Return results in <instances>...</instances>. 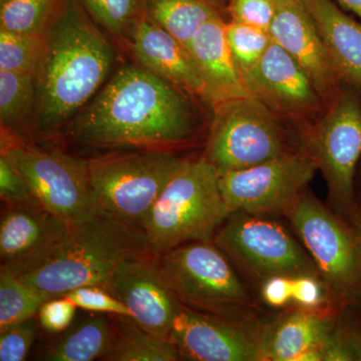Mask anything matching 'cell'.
<instances>
[{
    "label": "cell",
    "mask_w": 361,
    "mask_h": 361,
    "mask_svg": "<svg viewBox=\"0 0 361 361\" xmlns=\"http://www.w3.org/2000/svg\"><path fill=\"white\" fill-rule=\"evenodd\" d=\"M187 92L145 66H123L75 116L71 137L99 149H164L184 144L198 126Z\"/></svg>",
    "instance_id": "6da1fadb"
},
{
    "label": "cell",
    "mask_w": 361,
    "mask_h": 361,
    "mask_svg": "<svg viewBox=\"0 0 361 361\" xmlns=\"http://www.w3.org/2000/svg\"><path fill=\"white\" fill-rule=\"evenodd\" d=\"M89 16L80 0H66L47 32L35 106L42 134H51L80 113L113 68V47Z\"/></svg>",
    "instance_id": "7a4b0ae2"
},
{
    "label": "cell",
    "mask_w": 361,
    "mask_h": 361,
    "mask_svg": "<svg viewBox=\"0 0 361 361\" xmlns=\"http://www.w3.org/2000/svg\"><path fill=\"white\" fill-rule=\"evenodd\" d=\"M145 255L152 254L142 230L101 209L89 219L73 225L42 264L18 277L51 297L82 286L106 289L123 261Z\"/></svg>",
    "instance_id": "3957f363"
},
{
    "label": "cell",
    "mask_w": 361,
    "mask_h": 361,
    "mask_svg": "<svg viewBox=\"0 0 361 361\" xmlns=\"http://www.w3.org/2000/svg\"><path fill=\"white\" fill-rule=\"evenodd\" d=\"M219 179V173L205 158L182 161L142 228L152 255L191 242L212 241L231 216Z\"/></svg>",
    "instance_id": "277c9868"
},
{
    "label": "cell",
    "mask_w": 361,
    "mask_h": 361,
    "mask_svg": "<svg viewBox=\"0 0 361 361\" xmlns=\"http://www.w3.org/2000/svg\"><path fill=\"white\" fill-rule=\"evenodd\" d=\"M213 106L204 158L219 175L299 151L292 147L286 120L257 97H235Z\"/></svg>",
    "instance_id": "5b68a950"
},
{
    "label": "cell",
    "mask_w": 361,
    "mask_h": 361,
    "mask_svg": "<svg viewBox=\"0 0 361 361\" xmlns=\"http://www.w3.org/2000/svg\"><path fill=\"white\" fill-rule=\"evenodd\" d=\"M183 161L166 149H142L87 161L99 206L142 231L157 199Z\"/></svg>",
    "instance_id": "8992f818"
},
{
    "label": "cell",
    "mask_w": 361,
    "mask_h": 361,
    "mask_svg": "<svg viewBox=\"0 0 361 361\" xmlns=\"http://www.w3.org/2000/svg\"><path fill=\"white\" fill-rule=\"evenodd\" d=\"M1 155L18 169L39 203L68 224L77 225L103 209L90 182L89 161L26 144L6 130Z\"/></svg>",
    "instance_id": "52a82bcc"
},
{
    "label": "cell",
    "mask_w": 361,
    "mask_h": 361,
    "mask_svg": "<svg viewBox=\"0 0 361 361\" xmlns=\"http://www.w3.org/2000/svg\"><path fill=\"white\" fill-rule=\"evenodd\" d=\"M156 264L183 305L223 316L250 301L224 252L211 242H191L155 255Z\"/></svg>",
    "instance_id": "ba28073f"
},
{
    "label": "cell",
    "mask_w": 361,
    "mask_h": 361,
    "mask_svg": "<svg viewBox=\"0 0 361 361\" xmlns=\"http://www.w3.org/2000/svg\"><path fill=\"white\" fill-rule=\"evenodd\" d=\"M305 151L322 171L332 199L355 211V176L361 158V92L343 85L308 133Z\"/></svg>",
    "instance_id": "9c48e42d"
},
{
    "label": "cell",
    "mask_w": 361,
    "mask_h": 361,
    "mask_svg": "<svg viewBox=\"0 0 361 361\" xmlns=\"http://www.w3.org/2000/svg\"><path fill=\"white\" fill-rule=\"evenodd\" d=\"M332 294L350 300L361 288V245L355 229L314 196L303 193L287 213Z\"/></svg>",
    "instance_id": "30bf717a"
},
{
    "label": "cell",
    "mask_w": 361,
    "mask_h": 361,
    "mask_svg": "<svg viewBox=\"0 0 361 361\" xmlns=\"http://www.w3.org/2000/svg\"><path fill=\"white\" fill-rule=\"evenodd\" d=\"M317 165L299 149L254 167L220 175V189L231 215L288 213L314 177Z\"/></svg>",
    "instance_id": "8fae6325"
},
{
    "label": "cell",
    "mask_w": 361,
    "mask_h": 361,
    "mask_svg": "<svg viewBox=\"0 0 361 361\" xmlns=\"http://www.w3.org/2000/svg\"><path fill=\"white\" fill-rule=\"evenodd\" d=\"M215 245L255 276H319L312 258L281 225L260 216L239 214L215 235Z\"/></svg>",
    "instance_id": "7c38bea8"
},
{
    "label": "cell",
    "mask_w": 361,
    "mask_h": 361,
    "mask_svg": "<svg viewBox=\"0 0 361 361\" xmlns=\"http://www.w3.org/2000/svg\"><path fill=\"white\" fill-rule=\"evenodd\" d=\"M241 75L252 96L285 120L319 116L326 106L307 73L273 40L258 63Z\"/></svg>",
    "instance_id": "4fadbf2b"
},
{
    "label": "cell",
    "mask_w": 361,
    "mask_h": 361,
    "mask_svg": "<svg viewBox=\"0 0 361 361\" xmlns=\"http://www.w3.org/2000/svg\"><path fill=\"white\" fill-rule=\"evenodd\" d=\"M169 341L180 360L193 361L261 360L259 334L223 316L180 304Z\"/></svg>",
    "instance_id": "5bb4252c"
},
{
    "label": "cell",
    "mask_w": 361,
    "mask_h": 361,
    "mask_svg": "<svg viewBox=\"0 0 361 361\" xmlns=\"http://www.w3.org/2000/svg\"><path fill=\"white\" fill-rule=\"evenodd\" d=\"M106 290L129 310L130 318L149 334L167 339L180 302L151 255L120 264Z\"/></svg>",
    "instance_id": "9a60e30c"
},
{
    "label": "cell",
    "mask_w": 361,
    "mask_h": 361,
    "mask_svg": "<svg viewBox=\"0 0 361 361\" xmlns=\"http://www.w3.org/2000/svg\"><path fill=\"white\" fill-rule=\"evenodd\" d=\"M0 220V257L21 275L42 264L73 226L40 204H6Z\"/></svg>",
    "instance_id": "2e32d148"
},
{
    "label": "cell",
    "mask_w": 361,
    "mask_h": 361,
    "mask_svg": "<svg viewBox=\"0 0 361 361\" xmlns=\"http://www.w3.org/2000/svg\"><path fill=\"white\" fill-rule=\"evenodd\" d=\"M271 39L295 59L329 104L343 87L304 0H274Z\"/></svg>",
    "instance_id": "e0dca14e"
},
{
    "label": "cell",
    "mask_w": 361,
    "mask_h": 361,
    "mask_svg": "<svg viewBox=\"0 0 361 361\" xmlns=\"http://www.w3.org/2000/svg\"><path fill=\"white\" fill-rule=\"evenodd\" d=\"M126 39L142 66L207 101L205 85L186 47L146 14Z\"/></svg>",
    "instance_id": "ac0fdd59"
},
{
    "label": "cell",
    "mask_w": 361,
    "mask_h": 361,
    "mask_svg": "<svg viewBox=\"0 0 361 361\" xmlns=\"http://www.w3.org/2000/svg\"><path fill=\"white\" fill-rule=\"evenodd\" d=\"M226 25L222 16H214L201 26L188 49L205 85L207 102L213 106L252 96L228 45Z\"/></svg>",
    "instance_id": "d6986e66"
},
{
    "label": "cell",
    "mask_w": 361,
    "mask_h": 361,
    "mask_svg": "<svg viewBox=\"0 0 361 361\" xmlns=\"http://www.w3.org/2000/svg\"><path fill=\"white\" fill-rule=\"evenodd\" d=\"M343 85L361 92V23L334 0H304Z\"/></svg>",
    "instance_id": "ffe728a7"
},
{
    "label": "cell",
    "mask_w": 361,
    "mask_h": 361,
    "mask_svg": "<svg viewBox=\"0 0 361 361\" xmlns=\"http://www.w3.org/2000/svg\"><path fill=\"white\" fill-rule=\"evenodd\" d=\"M336 330L331 317L313 310L299 311L268 325L259 334L263 361H298L307 351L320 348Z\"/></svg>",
    "instance_id": "44dd1931"
},
{
    "label": "cell",
    "mask_w": 361,
    "mask_h": 361,
    "mask_svg": "<svg viewBox=\"0 0 361 361\" xmlns=\"http://www.w3.org/2000/svg\"><path fill=\"white\" fill-rule=\"evenodd\" d=\"M102 313L90 315L52 343L42 360L49 361H92L103 358L110 350L115 324Z\"/></svg>",
    "instance_id": "7402d4cb"
},
{
    "label": "cell",
    "mask_w": 361,
    "mask_h": 361,
    "mask_svg": "<svg viewBox=\"0 0 361 361\" xmlns=\"http://www.w3.org/2000/svg\"><path fill=\"white\" fill-rule=\"evenodd\" d=\"M109 361H176L180 360L174 344L149 334L130 317L116 316L115 336Z\"/></svg>",
    "instance_id": "603a6c76"
},
{
    "label": "cell",
    "mask_w": 361,
    "mask_h": 361,
    "mask_svg": "<svg viewBox=\"0 0 361 361\" xmlns=\"http://www.w3.org/2000/svg\"><path fill=\"white\" fill-rule=\"evenodd\" d=\"M145 9L149 18L187 49L204 23L214 16H222L205 0H145Z\"/></svg>",
    "instance_id": "cb8c5ba5"
},
{
    "label": "cell",
    "mask_w": 361,
    "mask_h": 361,
    "mask_svg": "<svg viewBox=\"0 0 361 361\" xmlns=\"http://www.w3.org/2000/svg\"><path fill=\"white\" fill-rule=\"evenodd\" d=\"M51 298L25 283L11 268L0 267V331L26 322Z\"/></svg>",
    "instance_id": "d4e9b609"
},
{
    "label": "cell",
    "mask_w": 361,
    "mask_h": 361,
    "mask_svg": "<svg viewBox=\"0 0 361 361\" xmlns=\"http://www.w3.org/2000/svg\"><path fill=\"white\" fill-rule=\"evenodd\" d=\"M0 30L42 35L63 11L66 0H2Z\"/></svg>",
    "instance_id": "484cf974"
},
{
    "label": "cell",
    "mask_w": 361,
    "mask_h": 361,
    "mask_svg": "<svg viewBox=\"0 0 361 361\" xmlns=\"http://www.w3.org/2000/svg\"><path fill=\"white\" fill-rule=\"evenodd\" d=\"M37 101V75L0 71V122L7 130L18 123Z\"/></svg>",
    "instance_id": "4316f807"
},
{
    "label": "cell",
    "mask_w": 361,
    "mask_h": 361,
    "mask_svg": "<svg viewBox=\"0 0 361 361\" xmlns=\"http://www.w3.org/2000/svg\"><path fill=\"white\" fill-rule=\"evenodd\" d=\"M47 49V32L18 33L0 30V71L37 75Z\"/></svg>",
    "instance_id": "83f0119b"
},
{
    "label": "cell",
    "mask_w": 361,
    "mask_h": 361,
    "mask_svg": "<svg viewBox=\"0 0 361 361\" xmlns=\"http://www.w3.org/2000/svg\"><path fill=\"white\" fill-rule=\"evenodd\" d=\"M85 11L114 35L126 39L146 14L145 0H80Z\"/></svg>",
    "instance_id": "f1b7e54d"
},
{
    "label": "cell",
    "mask_w": 361,
    "mask_h": 361,
    "mask_svg": "<svg viewBox=\"0 0 361 361\" xmlns=\"http://www.w3.org/2000/svg\"><path fill=\"white\" fill-rule=\"evenodd\" d=\"M226 37L241 73L258 63L272 42L267 30L234 20L226 25Z\"/></svg>",
    "instance_id": "f546056e"
},
{
    "label": "cell",
    "mask_w": 361,
    "mask_h": 361,
    "mask_svg": "<svg viewBox=\"0 0 361 361\" xmlns=\"http://www.w3.org/2000/svg\"><path fill=\"white\" fill-rule=\"evenodd\" d=\"M63 296L68 297L80 310L102 314L130 317L129 310L110 291L103 287H78Z\"/></svg>",
    "instance_id": "4dcf8cb0"
},
{
    "label": "cell",
    "mask_w": 361,
    "mask_h": 361,
    "mask_svg": "<svg viewBox=\"0 0 361 361\" xmlns=\"http://www.w3.org/2000/svg\"><path fill=\"white\" fill-rule=\"evenodd\" d=\"M37 336L33 318L0 331V361H23Z\"/></svg>",
    "instance_id": "1f68e13d"
},
{
    "label": "cell",
    "mask_w": 361,
    "mask_h": 361,
    "mask_svg": "<svg viewBox=\"0 0 361 361\" xmlns=\"http://www.w3.org/2000/svg\"><path fill=\"white\" fill-rule=\"evenodd\" d=\"M0 197L4 203L13 205L40 204L18 169L2 155L0 156Z\"/></svg>",
    "instance_id": "d6a6232c"
},
{
    "label": "cell",
    "mask_w": 361,
    "mask_h": 361,
    "mask_svg": "<svg viewBox=\"0 0 361 361\" xmlns=\"http://www.w3.org/2000/svg\"><path fill=\"white\" fill-rule=\"evenodd\" d=\"M230 20L247 23L269 32L275 14L274 0H230Z\"/></svg>",
    "instance_id": "836d02e7"
},
{
    "label": "cell",
    "mask_w": 361,
    "mask_h": 361,
    "mask_svg": "<svg viewBox=\"0 0 361 361\" xmlns=\"http://www.w3.org/2000/svg\"><path fill=\"white\" fill-rule=\"evenodd\" d=\"M77 305L68 297H51L39 308V319L42 329L51 334H61L71 326Z\"/></svg>",
    "instance_id": "e575fe53"
},
{
    "label": "cell",
    "mask_w": 361,
    "mask_h": 361,
    "mask_svg": "<svg viewBox=\"0 0 361 361\" xmlns=\"http://www.w3.org/2000/svg\"><path fill=\"white\" fill-rule=\"evenodd\" d=\"M323 285L316 275L292 277V301L303 310H315L324 303Z\"/></svg>",
    "instance_id": "d590c367"
},
{
    "label": "cell",
    "mask_w": 361,
    "mask_h": 361,
    "mask_svg": "<svg viewBox=\"0 0 361 361\" xmlns=\"http://www.w3.org/2000/svg\"><path fill=\"white\" fill-rule=\"evenodd\" d=\"M262 298L273 307H281L292 301V277L272 276L264 280Z\"/></svg>",
    "instance_id": "8d00e7d4"
},
{
    "label": "cell",
    "mask_w": 361,
    "mask_h": 361,
    "mask_svg": "<svg viewBox=\"0 0 361 361\" xmlns=\"http://www.w3.org/2000/svg\"><path fill=\"white\" fill-rule=\"evenodd\" d=\"M336 1L339 6L348 9L361 18V0H336Z\"/></svg>",
    "instance_id": "74e56055"
},
{
    "label": "cell",
    "mask_w": 361,
    "mask_h": 361,
    "mask_svg": "<svg viewBox=\"0 0 361 361\" xmlns=\"http://www.w3.org/2000/svg\"><path fill=\"white\" fill-rule=\"evenodd\" d=\"M210 6H212L216 11H219L221 14L227 13L228 6L230 0H205Z\"/></svg>",
    "instance_id": "f35d334b"
},
{
    "label": "cell",
    "mask_w": 361,
    "mask_h": 361,
    "mask_svg": "<svg viewBox=\"0 0 361 361\" xmlns=\"http://www.w3.org/2000/svg\"><path fill=\"white\" fill-rule=\"evenodd\" d=\"M355 231L357 233L358 238H360L361 245V213L355 215Z\"/></svg>",
    "instance_id": "ab89813d"
},
{
    "label": "cell",
    "mask_w": 361,
    "mask_h": 361,
    "mask_svg": "<svg viewBox=\"0 0 361 361\" xmlns=\"http://www.w3.org/2000/svg\"><path fill=\"white\" fill-rule=\"evenodd\" d=\"M0 1H2V0H0Z\"/></svg>",
    "instance_id": "60d3db41"
}]
</instances>
